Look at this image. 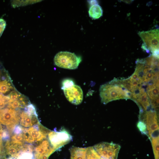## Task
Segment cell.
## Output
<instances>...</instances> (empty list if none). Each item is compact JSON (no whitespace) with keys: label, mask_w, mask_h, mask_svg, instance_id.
Masks as SVG:
<instances>
[{"label":"cell","mask_w":159,"mask_h":159,"mask_svg":"<svg viewBox=\"0 0 159 159\" xmlns=\"http://www.w3.org/2000/svg\"><path fill=\"white\" fill-rule=\"evenodd\" d=\"M159 137H157L153 138L150 140L155 159H159Z\"/></svg>","instance_id":"obj_16"},{"label":"cell","mask_w":159,"mask_h":159,"mask_svg":"<svg viewBox=\"0 0 159 159\" xmlns=\"http://www.w3.org/2000/svg\"><path fill=\"white\" fill-rule=\"evenodd\" d=\"M21 95L15 89L11 92L7 96L9 98V101H13L18 99Z\"/></svg>","instance_id":"obj_20"},{"label":"cell","mask_w":159,"mask_h":159,"mask_svg":"<svg viewBox=\"0 0 159 159\" xmlns=\"http://www.w3.org/2000/svg\"><path fill=\"white\" fill-rule=\"evenodd\" d=\"M70 151L71 159H86V148L73 147Z\"/></svg>","instance_id":"obj_12"},{"label":"cell","mask_w":159,"mask_h":159,"mask_svg":"<svg viewBox=\"0 0 159 159\" xmlns=\"http://www.w3.org/2000/svg\"><path fill=\"white\" fill-rule=\"evenodd\" d=\"M6 25L5 20L3 18H0V37L1 36Z\"/></svg>","instance_id":"obj_23"},{"label":"cell","mask_w":159,"mask_h":159,"mask_svg":"<svg viewBox=\"0 0 159 159\" xmlns=\"http://www.w3.org/2000/svg\"><path fill=\"white\" fill-rule=\"evenodd\" d=\"M100 159H105L102 157V158H101Z\"/></svg>","instance_id":"obj_25"},{"label":"cell","mask_w":159,"mask_h":159,"mask_svg":"<svg viewBox=\"0 0 159 159\" xmlns=\"http://www.w3.org/2000/svg\"><path fill=\"white\" fill-rule=\"evenodd\" d=\"M100 93L101 102L105 104L120 99H131L132 97L131 92L116 79L101 85Z\"/></svg>","instance_id":"obj_1"},{"label":"cell","mask_w":159,"mask_h":159,"mask_svg":"<svg viewBox=\"0 0 159 159\" xmlns=\"http://www.w3.org/2000/svg\"><path fill=\"white\" fill-rule=\"evenodd\" d=\"M90 17L94 19L99 18L102 15L103 10L102 7L97 4L92 5L89 11Z\"/></svg>","instance_id":"obj_13"},{"label":"cell","mask_w":159,"mask_h":159,"mask_svg":"<svg viewBox=\"0 0 159 159\" xmlns=\"http://www.w3.org/2000/svg\"><path fill=\"white\" fill-rule=\"evenodd\" d=\"M24 111L30 115L37 116L35 107L34 105L30 103L24 108Z\"/></svg>","instance_id":"obj_19"},{"label":"cell","mask_w":159,"mask_h":159,"mask_svg":"<svg viewBox=\"0 0 159 159\" xmlns=\"http://www.w3.org/2000/svg\"><path fill=\"white\" fill-rule=\"evenodd\" d=\"M64 95L68 101L75 105H78L82 102L83 93L80 87L74 85L63 89Z\"/></svg>","instance_id":"obj_8"},{"label":"cell","mask_w":159,"mask_h":159,"mask_svg":"<svg viewBox=\"0 0 159 159\" xmlns=\"http://www.w3.org/2000/svg\"><path fill=\"white\" fill-rule=\"evenodd\" d=\"M11 142L13 144H17L23 145L24 140L23 133L19 135H14L11 137Z\"/></svg>","instance_id":"obj_17"},{"label":"cell","mask_w":159,"mask_h":159,"mask_svg":"<svg viewBox=\"0 0 159 159\" xmlns=\"http://www.w3.org/2000/svg\"><path fill=\"white\" fill-rule=\"evenodd\" d=\"M86 150V159H100L101 158L93 147H88Z\"/></svg>","instance_id":"obj_15"},{"label":"cell","mask_w":159,"mask_h":159,"mask_svg":"<svg viewBox=\"0 0 159 159\" xmlns=\"http://www.w3.org/2000/svg\"><path fill=\"white\" fill-rule=\"evenodd\" d=\"M74 83L73 80L70 79H66L63 80L62 83V88L63 89L68 88L74 85Z\"/></svg>","instance_id":"obj_21"},{"label":"cell","mask_w":159,"mask_h":159,"mask_svg":"<svg viewBox=\"0 0 159 159\" xmlns=\"http://www.w3.org/2000/svg\"><path fill=\"white\" fill-rule=\"evenodd\" d=\"M15 89L7 72L0 80V94L6 96Z\"/></svg>","instance_id":"obj_9"},{"label":"cell","mask_w":159,"mask_h":159,"mask_svg":"<svg viewBox=\"0 0 159 159\" xmlns=\"http://www.w3.org/2000/svg\"><path fill=\"white\" fill-rule=\"evenodd\" d=\"M81 61L80 57L74 53L67 51L59 52L54 58V64L57 66L70 69H77Z\"/></svg>","instance_id":"obj_4"},{"label":"cell","mask_w":159,"mask_h":159,"mask_svg":"<svg viewBox=\"0 0 159 159\" xmlns=\"http://www.w3.org/2000/svg\"><path fill=\"white\" fill-rule=\"evenodd\" d=\"M10 134L8 130L6 129L3 130L2 140L4 141L9 140L10 138Z\"/></svg>","instance_id":"obj_24"},{"label":"cell","mask_w":159,"mask_h":159,"mask_svg":"<svg viewBox=\"0 0 159 159\" xmlns=\"http://www.w3.org/2000/svg\"><path fill=\"white\" fill-rule=\"evenodd\" d=\"M41 0H13L11 1V5L14 8L34 4Z\"/></svg>","instance_id":"obj_14"},{"label":"cell","mask_w":159,"mask_h":159,"mask_svg":"<svg viewBox=\"0 0 159 159\" xmlns=\"http://www.w3.org/2000/svg\"><path fill=\"white\" fill-rule=\"evenodd\" d=\"M20 112L8 107L1 109L0 111V123L6 126H15L19 120Z\"/></svg>","instance_id":"obj_7"},{"label":"cell","mask_w":159,"mask_h":159,"mask_svg":"<svg viewBox=\"0 0 159 159\" xmlns=\"http://www.w3.org/2000/svg\"><path fill=\"white\" fill-rule=\"evenodd\" d=\"M19 120L20 125L25 127H31L39 122L37 116L30 115L24 111L20 112Z\"/></svg>","instance_id":"obj_10"},{"label":"cell","mask_w":159,"mask_h":159,"mask_svg":"<svg viewBox=\"0 0 159 159\" xmlns=\"http://www.w3.org/2000/svg\"><path fill=\"white\" fill-rule=\"evenodd\" d=\"M48 137L52 148L56 150L69 143L72 139L70 134L63 129L59 132H49Z\"/></svg>","instance_id":"obj_6"},{"label":"cell","mask_w":159,"mask_h":159,"mask_svg":"<svg viewBox=\"0 0 159 159\" xmlns=\"http://www.w3.org/2000/svg\"><path fill=\"white\" fill-rule=\"evenodd\" d=\"M93 147L100 155L105 159H117L120 148L118 144L105 142L96 144Z\"/></svg>","instance_id":"obj_5"},{"label":"cell","mask_w":159,"mask_h":159,"mask_svg":"<svg viewBox=\"0 0 159 159\" xmlns=\"http://www.w3.org/2000/svg\"><path fill=\"white\" fill-rule=\"evenodd\" d=\"M159 31L158 29L139 32L138 34L144 42L142 48L152 55L159 58Z\"/></svg>","instance_id":"obj_2"},{"label":"cell","mask_w":159,"mask_h":159,"mask_svg":"<svg viewBox=\"0 0 159 159\" xmlns=\"http://www.w3.org/2000/svg\"><path fill=\"white\" fill-rule=\"evenodd\" d=\"M1 109H0V110H1Z\"/></svg>","instance_id":"obj_26"},{"label":"cell","mask_w":159,"mask_h":159,"mask_svg":"<svg viewBox=\"0 0 159 159\" xmlns=\"http://www.w3.org/2000/svg\"><path fill=\"white\" fill-rule=\"evenodd\" d=\"M23 128L21 126L19 125H16L14 127L13 131L15 135H19L22 133Z\"/></svg>","instance_id":"obj_22"},{"label":"cell","mask_w":159,"mask_h":159,"mask_svg":"<svg viewBox=\"0 0 159 159\" xmlns=\"http://www.w3.org/2000/svg\"><path fill=\"white\" fill-rule=\"evenodd\" d=\"M139 120L143 121L146 124L148 137L152 138L159 137L158 114L153 108L139 114Z\"/></svg>","instance_id":"obj_3"},{"label":"cell","mask_w":159,"mask_h":159,"mask_svg":"<svg viewBox=\"0 0 159 159\" xmlns=\"http://www.w3.org/2000/svg\"><path fill=\"white\" fill-rule=\"evenodd\" d=\"M52 148L50 147L49 142L47 140H44L40 142L39 145L35 149L34 156L35 159L40 158L48 153Z\"/></svg>","instance_id":"obj_11"},{"label":"cell","mask_w":159,"mask_h":159,"mask_svg":"<svg viewBox=\"0 0 159 159\" xmlns=\"http://www.w3.org/2000/svg\"><path fill=\"white\" fill-rule=\"evenodd\" d=\"M137 127L142 134L145 135L148 137L147 126L145 122L143 121L139 120L137 124Z\"/></svg>","instance_id":"obj_18"}]
</instances>
